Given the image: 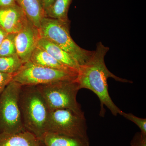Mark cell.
Masks as SVG:
<instances>
[{"label":"cell","mask_w":146,"mask_h":146,"mask_svg":"<svg viewBox=\"0 0 146 146\" xmlns=\"http://www.w3.org/2000/svg\"><path fill=\"white\" fill-rule=\"evenodd\" d=\"M109 48L101 42L97 43L96 48L90 59L80 67L77 81L80 88L93 91L99 99L101 103L100 115L103 117L105 112L104 106L110 110L112 115H120L122 110L113 102L110 96L107 80L111 78L116 81L131 83L132 82L121 78L110 72L108 69L104 58Z\"/></svg>","instance_id":"6da1fadb"},{"label":"cell","mask_w":146,"mask_h":146,"mask_svg":"<svg viewBox=\"0 0 146 146\" xmlns=\"http://www.w3.org/2000/svg\"><path fill=\"white\" fill-rule=\"evenodd\" d=\"M20 111L26 130L39 139L46 133L50 110L36 86H22L19 96Z\"/></svg>","instance_id":"7a4b0ae2"},{"label":"cell","mask_w":146,"mask_h":146,"mask_svg":"<svg viewBox=\"0 0 146 146\" xmlns=\"http://www.w3.org/2000/svg\"><path fill=\"white\" fill-rule=\"evenodd\" d=\"M70 23L45 17L39 30L41 37L48 39L71 54L79 65H84L92 56L94 51L84 49L78 46L71 37Z\"/></svg>","instance_id":"3957f363"},{"label":"cell","mask_w":146,"mask_h":146,"mask_svg":"<svg viewBox=\"0 0 146 146\" xmlns=\"http://www.w3.org/2000/svg\"><path fill=\"white\" fill-rule=\"evenodd\" d=\"M44 98L50 111L70 110L78 115H84L77 95L80 90L77 79L63 80L36 86Z\"/></svg>","instance_id":"277c9868"},{"label":"cell","mask_w":146,"mask_h":146,"mask_svg":"<svg viewBox=\"0 0 146 146\" xmlns=\"http://www.w3.org/2000/svg\"><path fill=\"white\" fill-rule=\"evenodd\" d=\"M22 85L12 80L0 95V134L26 131L19 105Z\"/></svg>","instance_id":"5b68a950"},{"label":"cell","mask_w":146,"mask_h":146,"mask_svg":"<svg viewBox=\"0 0 146 146\" xmlns=\"http://www.w3.org/2000/svg\"><path fill=\"white\" fill-rule=\"evenodd\" d=\"M78 75L77 71L42 67L29 61L13 75V80L22 86H37L63 80H75Z\"/></svg>","instance_id":"8992f818"},{"label":"cell","mask_w":146,"mask_h":146,"mask_svg":"<svg viewBox=\"0 0 146 146\" xmlns=\"http://www.w3.org/2000/svg\"><path fill=\"white\" fill-rule=\"evenodd\" d=\"M46 132L89 139L84 115H78L68 109H56L50 111Z\"/></svg>","instance_id":"52a82bcc"},{"label":"cell","mask_w":146,"mask_h":146,"mask_svg":"<svg viewBox=\"0 0 146 146\" xmlns=\"http://www.w3.org/2000/svg\"><path fill=\"white\" fill-rule=\"evenodd\" d=\"M39 29L29 21L15 37L16 54L23 64L29 61L33 52L41 38Z\"/></svg>","instance_id":"ba28073f"},{"label":"cell","mask_w":146,"mask_h":146,"mask_svg":"<svg viewBox=\"0 0 146 146\" xmlns=\"http://www.w3.org/2000/svg\"><path fill=\"white\" fill-rule=\"evenodd\" d=\"M28 21L23 11L17 4L0 7V28L7 33L17 34Z\"/></svg>","instance_id":"9c48e42d"},{"label":"cell","mask_w":146,"mask_h":146,"mask_svg":"<svg viewBox=\"0 0 146 146\" xmlns=\"http://www.w3.org/2000/svg\"><path fill=\"white\" fill-rule=\"evenodd\" d=\"M37 46L48 53L58 62L78 72L80 65L70 54L45 38L39 39Z\"/></svg>","instance_id":"30bf717a"},{"label":"cell","mask_w":146,"mask_h":146,"mask_svg":"<svg viewBox=\"0 0 146 146\" xmlns=\"http://www.w3.org/2000/svg\"><path fill=\"white\" fill-rule=\"evenodd\" d=\"M0 146H42L33 133L25 131L20 133L0 134Z\"/></svg>","instance_id":"8fae6325"},{"label":"cell","mask_w":146,"mask_h":146,"mask_svg":"<svg viewBox=\"0 0 146 146\" xmlns=\"http://www.w3.org/2000/svg\"><path fill=\"white\" fill-rule=\"evenodd\" d=\"M16 4L23 11L29 21L39 29L41 22L46 17L41 0H16Z\"/></svg>","instance_id":"7c38bea8"},{"label":"cell","mask_w":146,"mask_h":146,"mask_svg":"<svg viewBox=\"0 0 146 146\" xmlns=\"http://www.w3.org/2000/svg\"><path fill=\"white\" fill-rule=\"evenodd\" d=\"M42 146H90L89 139L46 132L39 139Z\"/></svg>","instance_id":"4fadbf2b"},{"label":"cell","mask_w":146,"mask_h":146,"mask_svg":"<svg viewBox=\"0 0 146 146\" xmlns=\"http://www.w3.org/2000/svg\"><path fill=\"white\" fill-rule=\"evenodd\" d=\"M29 61L34 65L42 67L64 70L76 71L58 62L45 50L37 46L33 52Z\"/></svg>","instance_id":"5bb4252c"},{"label":"cell","mask_w":146,"mask_h":146,"mask_svg":"<svg viewBox=\"0 0 146 146\" xmlns=\"http://www.w3.org/2000/svg\"><path fill=\"white\" fill-rule=\"evenodd\" d=\"M73 0H56L54 3L45 12L46 17L70 23L68 11Z\"/></svg>","instance_id":"9a60e30c"},{"label":"cell","mask_w":146,"mask_h":146,"mask_svg":"<svg viewBox=\"0 0 146 146\" xmlns=\"http://www.w3.org/2000/svg\"><path fill=\"white\" fill-rule=\"evenodd\" d=\"M22 62L18 55L7 56H0V72L15 74L23 67Z\"/></svg>","instance_id":"2e32d148"},{"label":"cell","mask_w":146,"mask_h":146,"mask_svg":"<svg viewBox=\"0 0 146 146\" xmlns=\"http://www.w3.org/2000/svg\"><path fill=\"white\" fill-rule=\"evenodd\" d=\"M16 34L8 33L0 45V56H7L17 54L15 43Z\"/></svg>","instance_id":"e0dca14e"},{"label":"cell","mask_w":146,"mask_h":146,"mask_svg":"<svg viewBox=\"0 0 146 146\" xmlns=\"http://www.w3.org/2000/svg\"><path fill=\"white\" fill-rule=\"evenodd\" d=\"M120 115L134 123L140 129L141 133L144 135H146V119L139 118L131 113H127L122 111L120 113Z\"/></svg>","instance_id":"ac0fdd59"},{"label":"cell","mask_w":146,"mask_h":146,"mask_svg":"<svg viewBox=\"0 0 146 146\" xmlns=\"http://www.w3.org/2000/svg\"><path fill=\"white\" fill-rule=\"evenodd\" d=\"M13 75L0 72V95L9 84L13 80Z\"/></svg>","instance_id":"d6986e66"},{"label":"cell","mask_w":146,"mask_h":146,"mask_svg":"<svg viewBox=\"0 0 146 146\" xmlns=\"http://www.w3.org/2000/svg\"><path fill=\"white\" fill-rule=\"evenodd\" d=\"M131 146H146V135L136 133L131 141Z\"/></svg>","instance_id":"ffe728a7"},{"label":"cell","mask_w":146,"mask_h":146,"mask_svg":"<svg viewBox=\"0 0 146 146\" xmlns=\"http://www.w3.org/2000/svg\"><path fill=\"white\" fill-rule=\"evenodd\" d=\"M16 4V0H0V7H7Z\"/></svg>","instance_id":"44dd1931"},{"label":"cell","mask_w":146,"mask_h":146,"mask_svg":"<svg viewBox=\"0 0 146 146\" xmlns=\"http://www.w3.org/2000/svg\"><path fill=\"white\" fill-rule=\"evenodd\" d=\"M43 8L46 12L53 5L56 0H41Z\"/></svg>","instance_id":"7402d4cb"},{"label":"cell","mask_w":146,"mask_h":146,"mask_svg":"<svg viewBox=\"0 0 146 146\" xmlns=\"http://www.w3.org/2000/svg\"><path fill=\"white\" fill-rule=\"evenodd\" d=\"M8 33L6 32L2 29L0 28V45L1 44L3 40L5 38Z\"/></svg>","instance_id":"603a6c76"}]
</instances>
